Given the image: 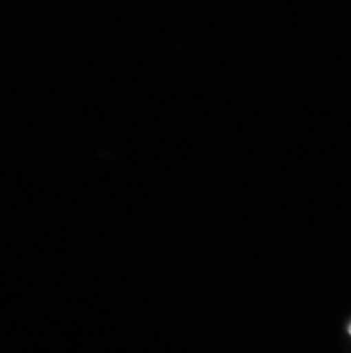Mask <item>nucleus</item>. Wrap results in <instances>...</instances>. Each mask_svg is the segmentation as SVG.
Returning <instances> with one entry per match:
<instances>
[{
  "label": "nucleus",
  "mask_w": 351,
  "mask_h": 353,
  "mask_svg": "<svg viewBox=\"0 0 351 353\" xmlns=\"http://www.w3.org/2000/svg\"><path fill=\"white\" fill-rule=\"evenodd\" d=\"M348 332H349V334H350V335H351V323H350V325H349V327H348Z\"/></svg>",
  "instance_id": "1"
}]
</instances>
